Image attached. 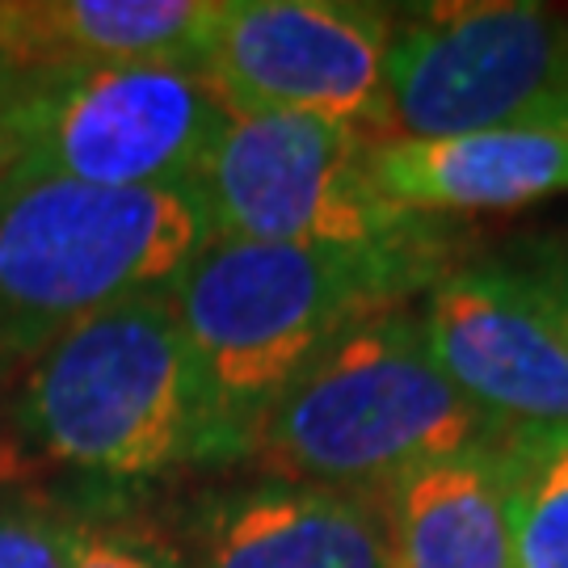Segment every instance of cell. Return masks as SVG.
Returning <instances> with one entry per match:
<instances>
[{
    "label": "cell",
    "instance_id": "1",
    "mask_svg": "<svg viewBox=\"0 0 568 568\" xmlns=\"http://www.w3.org/2000/svg\"><path fill=\"white\" fill-rule=\"evenodd\" d=\"M459 262L443 220L375 244H206L164 286L203 384L206 464L248 459L270 405L316 354Z\"/></svg>",
    "mask_w": 568,
    "mask_h": 568
},
{
    "label": "cell",
    "instance_id": "2",
    "mask_svg": "<svg viewBox=\"0 0 568 568\" xmlns=\"http://www.w3.org/2000/svg\"><path fill=\"white\" fill-rule=\"evenodd\" d=\"M493 443L506 434L438 371L408 304L316 354L270 405L248 459L270 480L375 497L413 467Z\"/></svg>",
    "mask_w": 568,
    "mask_h": 568
},
{
    "label": "cell",
    "instance_id": "3",
    "mask_svg": "<svg viewBox=\"0 0 568 568\" xmlns=\"http://www.w3.org/2000/svg\"><path fill=\"white\" fill-rule=\"evenodd\" d=\"M18 447L102 485L206 464L203 384L169 291H143L60 333L13 400Z\"/></svg>",
    "mask_w": 568,
    "mask_h": 568
},
{
    "label": "cell",
    "instance_id": "4",
    "mask_svg": "<svg viewBox=\"0 0 568 568\" xmlns=\"http://www.w3.org/2000/svg\"><path fill=\"white\" fill-rule=\"evenodd\" d=\"M211 236L194 190H105L9 169L0 182V366L143 291H164Z\"/></svg>",
    "mask_w": 568,
    "mask_h": 568
},
{
    "label": "cell",
    "instance_id": "5",
    "mask_svg": "<svg viewBox=\"0 0 568 568\" xmlns=\"http://www.w3.org/2000/svg\"><path fill=\"white\" fill-rule=\"evenodd\" d=\"M384 102L387 140L568 131V18L530 0L400 9Z\"/></svg>",
    "mask_w": 568,
    "mask_h": 568
},
{
    "label": "cell",
    "instance_id": "6",
    "mask_svg": "<svg viewBox=\"0 0 568 568\" xmlns=\"http://www.w3.org/2000/svg\"><path fill=\"white\" fill-rule=\"evenodd\" d=\"M227 114L199 68L126 63L26 72L13 169L105 190H194Z\"/></svg>",
    "mask_w": 568,
    "mask_h": 568
},
{
    "label": "cell",
    "instance_id": "7",
    "mask_svg": "<svg viewBox=\"0 0 568 568\" xmlns=\"http://www.w3.org/2000/svg\"><path fill=\"white\" fill-rule=\"evenodd\" d=\"M194 194L211 236L241 244H375L434 224L375 190L366 131L307 114H227Z\"/></svg>",
    "mask_w": 568,
    "mask_h": 568
},
{
    "label": "cell",
    "instance_id": "8",
    "mask_svg": "<svg viewBox=\"0 0 568 568\" xmlns=\"http://www.w3.org/2000/svg\"><path fill=\"white\" fill-rule=\"evenodd\" d=\"M396 13L358 0H220L203 77L232 114H307L387 140Z\"/></svg>",
    "mask_w": 568,
    "mask_h": 568
},
{
    "label": "cell",
    "instance_id": "9",
    "mask_svg": "<svg viewBox=\"0 0 568 568\" xmlns=\"http://www.w3.org/2000/svg\"><path fill=\"white\" fill-rule=\"evenodd\" d=\"M417 325L455 392L506 438L568 426V337L506 262H459L422 295Z\"/></svg>",
    "mask_w": 568,
    "mask_h": 568
},
{
    "label": "cell",
    "instance_id": "10",
    "mask_svg": "<svg viewBox=\"0 0 568 568\" xmlns=\"http://www.w3.org/2000/svg\"><path fill=\"white\" fill-rule=\"evenodd\" d=\"M190 568H387L371 497L257 480L199 497L178 539Z\"/></svg>",
    "mask_w": 568,
    "mask_h": 568
},
{
    "label": "cell",
    "instance_id": "11",
    "mask_svg": "<svg viewBox=\"0 0 568 568\" xmlns=\"http://www.w3.org/2000/svg\"><path fill=\"white\" fill-rule=\"evenodd\" d=\"M371 178L387 203L422 220L514 211L568 194V131L371 140Z\"/></svg>",
    "mask_w": 568,
    "mask_h": 568
},
{
    "label": "cell",
    "instance_id": "12",
    "mask_svg": "<svg viewBox=\"0 0 568 568\" xmlns=\"http://www.w3.org/2000/svg\"><path fill=\"white\" fill-rule=\"evenodd\" d=\"M215 4L220 0H0V63L18 72L199 68Z\"/></svg>",
    "mask_w": 568,
    "mask_h": 568
},
{
    "label": "cell",
    "instance_id": "13",
    "mask_svg": "<svg viewBox=\"0 0 568 568\" xmlns=\"http://www.w3.org/2000/svg\"><path fill=\"white\" fill-rule=\"evenodd\" d=\"M501 447L413 467L371 497L384 523L387 568H514Z\"/></svg>",
    "mask_w": 568,
    "mask_h": 568
},
{
    "label": "cell",
    "instance_id": "14",
    "mask_svg": "<svg viewBox=\"0 0 568 568\" xmlns=\"http://www.w3.org/2000/svg\"><path fill=\"white\" fill-rule=\"evenodd\" d=\"M501 459L514 568H568V426L514 434Z\"/></svg>",
    "mask_w": 568,
    "mask_h": 568
},
{
    "label": "cell",
    "instance_id": "15",
    "mask_svg": "<svg viewBox=\"0 0 568 568\" xmlns=\"http://www.w3.org/2000/svg\"><path fill=\"white\" fill-rule=\"evenodd\" d=\"M68 568H190L182 548L156 530L102 509H60Z\"/></svg>",
    "mask_w": 568,
    "mask_h": 568
},
{
    "label": "cell",
    "instance_id": "16",
    "mask_svg": "<svg viewBox=\"0 0 568 568\" xmlns=\"http://www.w3.org/2000/svg\"><path fill=\"white\" fill-rule=\"evenodd\" d=\"M0 568H68L60 506L0 488Z\"/></svg>",
    "mask_w": 568,
    "mask_h": 568
},
{
    "label": "cell",
    "instance_id": "17",
    "mask_svg": "<svg viewBox=\"0 0 568 568\" xmlns=\"http://www.w3.org/2000/svg\"><path fill=\"white\" fill-rule=\"evenodd\" d=\"M506 265H514L527 286L548 304V312L556 316V325L565 328L568 337V241H527L518 257H509Z\"/></svg>",
    "mask_w": 568,
    "mask_h": 568
},
{
    "label": "cell",
    "instance_id": "18",
    "mask_svg": "<svg viewBox=\"0 0 568 568\" xmlns=\"http://www.w3.org/2000/svg\"><path fill=\"white\" fill-rule=\"evenodd\" d=\"M21 84L26 72L0 63V182L21 156Z\"/></svg>",
    "mask_w": 568,
    "mask_h": 568
}]
</instances>
